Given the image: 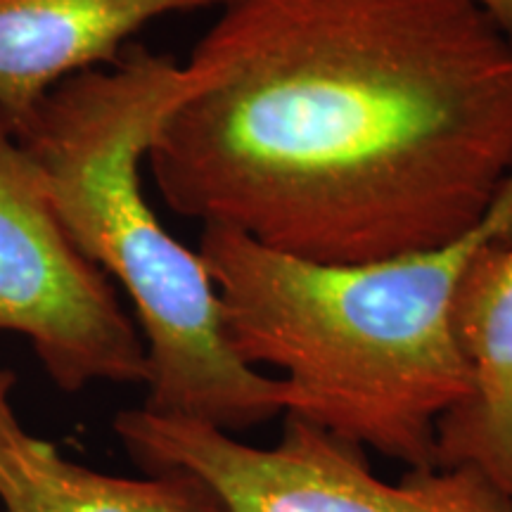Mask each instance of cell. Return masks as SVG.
Returning <instances> with one entry per match:
<instances>
[{"mask_svg": "<svg viewBox=\"0 0 512 512\" xmlns=\"http://www.w3.org/2000/svg\"><path fill=\"white\" fill-rule=\"evenodd\" d=\"M0 332L29 339L64 394L145 384L147 351L117 287L50 207L41 174L0 117Z\"/></svg>", "mask_w": 512, "mask_h": 512, "instance_id": "5b68a950", "label": "cell"}, {"mask_svg": "<svg viewBox=\"0 0 512 512\" xmlns=\"http://www.w3.org/2000/svg\"><path fill=\"white\" fill-rule=\"evenodd\" d=\"M145 162L166 207L316 264L472 233L512 176V46L467 0H228Z\"/></svg>", "mask_w": 512, "mask_h": 512, "instance_id": "6da1fadb", "label": "cell"}, {"mask_svg": "<svg viewBox=\"0 0 512 512\" xmlns=\"http://www.w3.org/2000/svg\"><path fill=\"white\" fill-rule=\"evenodd\" d=\"M467 3L482 10L512 46V0H467Z\"/></svg>", "mask_w": 512, "mask_h": 512, "instance_id": "9c48e42d", "label": "cell"}, {"mask_svg": "<svg viewBox=\"0 0 512 512\" xmlns=\"http://www.w3.org/2000/svg\"><path fill=\"white\" fill-rule=\"evenodd\" d=\"M112 427L145 472L188 470L230 512H512L477 467H420L384 482L366 448L290 415L275 446L143 406L117 413Z\"/></svg>", "mask_w": 512, "mask_h": 512, "instance_id": "277c9868", "label": "cell"}, {"mask_svg": "<svg viewBox=\"0 0 512 512\" xmlns=\"http://www.w3.org/2000/svg\"><path fill=\"white\" fill-rule=\"evenodd\" d=\"M489 242H512V176L472 233L427 252L316 264L202 226L197 254L230 349L280 373L283 415L420 470L437 467L439 420L470 394L451 309Z\"/></svg>", "mask_w": 512, "mask_h": 512, "instance_id": "7a4b0ae2", "label": "cell"}, {"mask_svg": "<svg viewBox=\"0 0 512 512\" xmlns=\"http://www.w3.org/2000/svg\"><path fill=\"white\" fill-rule=\"evenodd\" d=\"M190 88L174 55L128 43L112 67L55 86L15 138L69 240L133 302L147 351L145 411L238 437L285 413V387L230 349L200 254L162 226L140 181L159 121Z\"/></svg>", "mask_w": 512, "mask_h": 512, "instance_id": "3957f363", "label": "cell"}, {"mask_svg": "<svg viewBox=\"0 0 512 512\" xmlns=\"http://www.w3.org/2000/svg\"><path fill=\"white\" fill-rule=\"evenodd\" d=\"M12 387L15 375L0 366V512H230L188 470L124 477L64 458L22 425Z\"/></svg>", "mask_w": 512, "mask_h": 512, "instance_id": "ba28073f", "label": "cell"}, {"mask_svg": "<svg viewBox=\"0 0 512 512\" xmlns=\"http://www.w3.org/2000/svg\"><path fill=\"white\" fill-rule=\"evenodd\" d=\"M451 323L470 394L437 425V467H477L512 503V242L479 247L453 294Z\"/></svg>", "mask_w": 512, "mask_h": 512, "instance_id": "52a82bcc", "label": "cell"}, {"mask_svg": "<svg viewBox=\"0 0 512 512\" xmlns=\"http://www.w3.org/2000/svg\"><path fill=\"white\" fill-rule=\"evenodd\" d=\"M223 3L228 0H0V117L17 133L55 86L112 67L150 22L219 10Z\"/></svg>", "mask_w": 512, "mask_h": 512, "instance_id": "8992f818", "label": "cell"}]
</instances>
